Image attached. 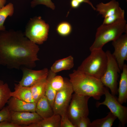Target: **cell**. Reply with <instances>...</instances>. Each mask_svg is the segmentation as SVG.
<instances>
[{
  "mask_svg": "<svg viewBox=\"0 0 127 127\" xmlns=\"http://www.w3.org/2000/svg\"><path fill=\"white\" fill-rule=\"evenodd\" d=\"M13 4L9 3L3 7L0 8V32L5 30L4 24L8 16H12L14 12Z\"/></svg>",
  "mask_w": 127,
  "mask_h": 127,
  "instance_id": "603a6c76",
  "label": "cell"
},
{
  "mask_svg": "<svg viewBox=\"0 0 127 127\" xmlns=\"http://www.w3.org/2000/svg\"><path fill=\"white\" fill-rule=\"evenodd\" d=\"M90 97L75 93L73 94L67 114L69 119L75 126L76 122L81 118L88 117L89 110L88 104Z\"/></svg>",
  "mask_w": 127,
  "mask_h": 127,
  "instance_id": "52a82bcc",
  "label": "cell"
},
{
  "mask_svg": "<svg viewBox=\"0 0 127 127\" xmlns=\"http://www.w3.org/2000/svg\"><path fill=\"white\" fill-rule=\"evenodd\" d=\"M112 41V44L114 49L112 54L120 69L122 70L125 61L127 60V33L122 35Z\"/></svg>",
  "mask_w": 127,
  "mask_h": 127,
  "instance_id": "8fae6325",
  "label": "cell"
},
{
  "mask_svg": "<svg viewBox=\"0 0 127 127\" xmlns=\"http://www.w3.org/2000/svg\"><path fill=\"white\" fill-rule=\"evenodd\" d=\"M10 120V111L8 106L0 110V122Z\"/></svg>",
  "mask_w": 127,
  "mask_h": 127,
  "instance_id": "f546056e",
  "label": "cell"
},
{
  "mask_svg": "<svg viewBox=\"0 0 127 127\" xmlns=\"http://www.w3.org/2000/svg\"><path fill=\"white\" fill-rule=\"evenodd\" d=\"M38 45L24 33L12 29L0 32V66L9 69H31L39 60Z\"/></svg>",
  "mask_w": 127,
  "mask_h": 127,
  "instance_id": "6da1fadb",
  "label": "cell"
},
{
  "mask_svg": "<svg viewBox=\"0 0 127 127\" xmlns=\"http://www.w3.org/2000/svg\"><path fill=\"white\" fill-rule=\"evenodd\" d=\"M49 25L40 16L31 18L26 27L25 35L37 44H41L48 38Z\"/></svg>",
  "mask_w": 127,
  "mask_h": 127,
  "instance_id": "5b68a950",
  "label": "cell"
},
{
  "mask_svg": "<svg viewBox=\"0 0 127 127\" xmlns=\"http://www.w3.org/2000/svg\"><path fill=\"white\" fill-rule=\"evenodd\" d=\"M70 4L71 8L74 9L78 8L81 4L76 0H71Z\"/></svg>",
  "mask_w": 127,
  "mask_h": 127,
  "instance_id": "d6a6232c",
  "label": "cell"
},
{
  "mask_svg": "<svg viewBox=\"0 0 127 127\" xmlns=\"http://www.w3.org/2000/svg\"><path fill=\"white\" fill-rule=\"evenodd\" d=\"M122 70L118 89V96L117 99L119 102L122 104L126 103L127 100V65L126 64Z\"/></svg>",
  "mask_w": 127,
  "mask_h": 127,
  "instance_id": "2e32d148",
  "label": "cell"
},
{
  "mask_svg": "<svg viewBox=\"0 0 127 127\" xmlns=\"http://www.w3.org/2000/svg\"><path fill=\"white\" fill-rule=\"evenodd\" d=\"M124 19V11L120 8L114 14L104 18L103 24H109L113 23L119 19Z\"/></svg>",
  "mask_w": 127,
  "mask_h": 127,
  "instance_id": "484cf974",
  "label": "cell"
},
{
  "mask_svg": "<svg viewBox=\"0 0 127 127\" xmlns=\"http://www.w3.org/2000/svg\"><path fill=\"white\" fill-rule=\"evenodd\" d=\"M80 4L85 3H87L89 5L91 6V7L93 9L96 10V8L93 5L92 3L89 0H76Z\"/></svg>",
  "mask_w": 127,
  "mask_h": 127,
  "instance_id": "836d02e7",
  "label": "cell"
},
{
  "mask_svg": "<svg viewBox=\"0 0 127 127\" xmlns=\"http://www.w3.org/2000/svg\"><path fill=\"white\" fill-rule=\"evenodd\" d=\"M60 127H75L69 119L67 113L61 115Z\"/></svg>",
  "mask_w": 127,
  "mask_h": 127,
  "instance_id": "f1b7e54d",
  "label": "cell"
},
{
  "mask_svg": "<svg viewBox=\"0 0 127 127\" xmlns=\"http://www.w3.org/2000/svg\"><path fill=\"white\" fill-rule=\"evenodd\" d=\"M117 117L110 111L105 117L91 122L89 127H111Z\"/></svg>",
  "mask_w": 127,
  "mask_h": 127,
  "instance_id": "44dd1931",
  "label": "cell"
},
{
  "mask_svg": "<svg viewBox=\"0 0 127 127\" xmlns=\"http://www.w3.org/2000/svg\"><path fill=\"white\" fill-rule=\"evenodd\" d=\"M43 119L36 112L10 111V121L22 127L37 123Z\"/></svg>",
  "mask_w": 127,
  "mask_h": 127,
  "instance_id": "7c38bea8",
  "label": "cell"
},
{
  "mask_svg": "<svg viewBox=\"0 0 127 127\" xmlns=\"http://www.w3.org/2000/svg\"><path fill=\"white\" fill-rule=\"evenodd\" d=\"M61 116L54 114L51 116L24 127H60Z\"/></svg>",
  "mask_w": 127,
  "mask_h": 127,
  "instance_id": "d6986e66",
  "label": "cell"
},
{
  "mask_svg": "<svg viewBox=\"0 0 127 127\" xmlns=\"http://www.w3.org/2000/svg\"><path fill=\"white\" fill-rule=\"evenodd\" d=\"M123 33H127V21L124 19L109 24H102L97 29L95 39L90 47V51L102 49L106 44L116 40Z\"/></svg>",
  "mask_w": 127,
  "mask_h": 127,
  "instance_id": "3957f363",
  "label": "cell"
},
{
  "mask_svg": "<svg viewBox=\"0 0 127 127\" xmlns=\"http://www.w3.org/2000/svg\"><path fill=\"white\" fill-rule=\"evenodd\" d=\"M21 69L23 72V76L19 83L22 86L30 87L39 81L46 78L49 71L44 68L39 70H34L25 67Z\"/></svg>",
  "mask_w": 127,
  "mask_h": 127,
  "instance_id": "30bf717a",
  "label": "cell"
},
{
  "mask_svg": "<svg viewBox=\"0 0 127 127\" xmlns=\"http://www.w3.org/2000/svg\"><path fill=\"white\" fill-rule=\"evenodd\" d=\"M56 74L49 71V73L47 78V83L46 86L45 95L48 99L50 104L53 107V103L57 91L52 87L51 84V79Z\"/></svg>",
  "mask_w": 127,
  "mask_h": 127,
  "instance_id": "7402d4cb",
  "label": "cell"
},
{
  "mask_svg": "<svg viewBox=\"0 0 127 127\" xmlns=\"http://www.w3.org/2000/svg\"><path fill=\"white\" fill-rule=\"evenodd\" d=\"M6 2V0H0V8L5 6Z\"/></svg>",
  "mask_w": 127,
  "mask_h": 127,
  "instance_id": "e575fe53",
  "label": "cell"
},
{
  "mask_svg": "<svg viewBox=\"0 0 127 127\" xmlns=\"http://www.w3.org/2000/svg\"><path fill=\"white\" fill-rule=\"evenodd\" d=\"M77 69L92 76L100 79L105 70L107 62L106 52L102 49L91 51Z\"/></svg>",
  "mask_w": 127,
  "mask_h": 127,
  "instance_id": "277c9868",
  "label": "cell"
},
{
  "mask_svg": "<svg viewBox=\"0 0 127 127\" xmlns=\"http://www.w3.org/2000/svg\"><path fill=\"white\" fill-rule=\"evenodd\" d=\"M74 90L69 81H65L64 87L57 92L52 107L54 114L60 116L67 113Z\"/></svg>",
  "mask_w": 127,
  "mask_h": 127,
  "instance_id": "9c48e42d",
  "label": "cell"
},
{
  "mask_svg": "<svg viewBox=\"0 0 127 127\" xmlns=\"http://www.w3.org/2000/svg\"><path fill=\"white\" fill-rule=\"evenodd\" d=\"M74 65L73 58L70 56L56 61L51 66L50 70L56 74L61 71L70 70L73 67Z\"/></svg>",
  "mask_w": 127,
  "mask_h": 127,
  "instance_id": "ac0fdd59",
  "label": "cell"
},
{
  "mask_svg": "<svg viewBox=\"0 0 127 127\" xmlns=\"http://www.w3.org/2000/svg\"><path fill=\"white\" fill-rule=\"evenodd\" d=\"M51 83L52 88L57 92L64 87L65 81L61 76L56 75L52 78Z\"/></svg>",
  "mask_w": 127,
  "mask_h": 127,
  "instance_id": "4316f807",
  "label": "cell"
},
{
  "mask_svg": "<svg viewBox=\"0 0 127 127\" xmlns=\"http://www.w3.org/2000/svg\"><path fill=\"white\" fill-rule=\"evenodd\" d=\"M104 95L105 96L104 100L102 102H98L96 106L98 107L101 105L106 106L110 112L118 119L122 126L124 127L127 122V107L120 103L106 87H105Z\"/></svg>",
  "mask_w": 127,
  "mask_h": 127,
  "instance_id": "ba28073f",
  "label": "cell"
},
{
  "mask_svg": "<svg viewBox=\"0 0 127 127\" xmlns=\"http://www.w3.org/2000/svg\"><path fill=\"white\" fill-rule=\"evenodd\" d=\"M74 93L99 100L104 94L105 87L100 79L88 75L77 69L69 75Z\"/></svg>",
  "mask_w": 127,
  "mask_h": 127,
  "instance_id": "7a4b0ae2",
  "label": "cell"
},
{
  "mask_svg": "<svg viewBox=\"0 0 127 127\" xmlns=\"http://www.w3.org/2000/svg\"><path fill=\"white\" fill-rule=\"evenodd\" d=\"M21 125L15 124L9 121L0 122V127H21Z\"/></svg>",
  "mask_w": 127,
  "mask_h": 127,
  "instance_id": "1f68e13d",
  "label": "cell"
},
{
  "mask_svg": "<svg viewBox=\"0 0 127 127\" xmlns=\"http://www.w3.org/2000/svg\"><path fill=\"white\" fill-rule=\"evenodd\" d=\"M11 92L8 83L0 80V110L4 107L11 97Z\"/></svg>",
  "mask_w": 127,
  "mask_h": 127,
  "instance_id": "cb8c5ba5",
  "label": "cell"
},
{
  "mask_svg": "<svg viewBox=\"0 0 127 127\" xmlns=\"http://www.w3.org/2000/svg\"><path fill=\"white\" fill-rule=\"evenodd\" d=\"M107 62L105 71L100 79L104 86L109 88L113 95L118 94V74L120 72L117 62L110 51L106 52Z\"/></svg>",
  "mask_w": 127,
  "mask_h": 127,
  "instance_id": "8992f818",
  "label": "cell"
},
{
  "mask_svg": "<svg viewBox=\"0 0 127 127\" xmlns=\"http://www.w3.org/2000/svg\"><path fill=\"white\" fill-rule=\"evenodd\" d=\"M91 122L88 117L80 119L75 125V127H89Z\"/></svg>",
  "mask_w": 127,
  "mask_h": 127,
  "instance_id": "4dcf8cb0",
  "label": "cell"
},
{
  "mask_svg": "<svg viewBox=\"0 0 127 127\" xmlns=\"http://www.w3.org/2000/svg\"><path fill=\"white\" fill-rule=\"evenodd\" d=\"M47 78L39 81L30 87L33 99L35 102L45 95Z\"/></svg>",
  "mask_w": 127,
  "mask_h": 127,
  "instance_id": "ffe728a7",
  "label": "cell"
},
{
  "mask_svg": "<svg viewBox=\"0 0 127 127\" xmlns=\"http://www.w3.org/2000/svg\"><path fill=\"white\" fill-rule=\"evenodd\" d=\"M7 103L10 111L36 112V102H28L11 97Z\"/></svg>",
  "mask_w": 127,
  "mask_h": 127,
  "instance_id": "4fadbf2b",
  "label": "cell"
},
{
  "mask_svg": "<svg viewBox=\"0 0 127 127\" xmlns=\"http://www.w3.org/2000/svg\"><path fill=\"white\" fill-rule=\"evenodd\" d=\"M31 6L33 8L38 4H43L50 8L52 10L55 8L54 4L51 0H33L31 2Z\"/></svg>",
  "mask_w": 127,
  "mask_h": 127,
  "instance_id": "83f0119b",
  "label": "cell"
},
{
  "mask_svg": "<svg viewBox=\"0 0 127 127\" xmlns=\"http://www.w3.org/2000/svg\"><path fill=\"white\" fill-rule=\"evenodd\" d=\"M96 10L105 18L115 13L120 8L119 3L115 0H112L106 4L102 2L96 6Z\"/></svg>",
  "mask_w": 127,
  "mask_h": 127,
  "instance_id": "e0dca14e",
  "label": "cell"
},
{
  "mask_svg": "<svg viewBox=\"0 0 127 127\" xmlns=\"http://www.w3.org/2000/svg\"><path fill=\"white\" fill-rule=\"evenodd\" d=\"M14 91L11 92V97H13L28 102H35L33 99L30 87L22 86L19 83L15 84Z\"/></svg>",
  "mask_w": 127,
  "mask_h": 127,
  "instance_id": "5bb4252c",
  "label": "cell"
},
{
  "mask_svg": "<svg viewBox=\"0 0 127 127\" xmlns=\"http://www.w3.org/2000/svg\"><path fill=\"white\" fill-rule=\"evenodd\" d=\"M56 30L60 35L63 36H66L71 33L72 30V27L68 22L63 21L60 22L58 25Z\"/></svg>",
  "mask_w": 127,
  "mask_h": 127,
  "instance_id": "d4e9b609",
  "label": "cell"
},
{
  "mask_svg": "<svg viewBox=\"0 0 127 127\" xmlns=\"http://www.w3.org/2000/svg\"><path fill=\"white\" fill-rule=\"evenodd\" d=\"M35 112L43 119L51 117L54 114L53 108L45 95L36 102Z\"/></svg>",
  "mask_w": 127,
  "mask_h": 127,
  "instance_id": "9a60e30c",
  "label": "cell"
}]
</instances>
